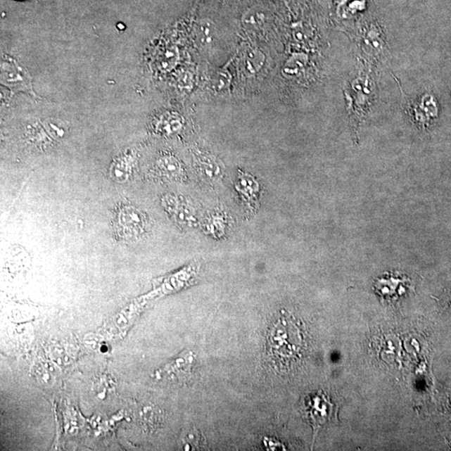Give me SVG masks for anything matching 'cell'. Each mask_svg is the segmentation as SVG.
Wrapping results in <instances>:
<instances>
[{
    "label": "cell",
    "instance_id": "1",
    "mask_svg": "<svg viewBox=\"0 0 451 451\" xmlns=\"http://www.w3.org/2000/svg\"><path fill=\"white\" fill-rule=\"evenodd\" d=\"M345 98L348 118L355 140L359 139L365 122L376 98V84L371 75L362 72L345 84Z\"/></svg>",
    "mask_w": 451,
    "mask_h": 451
},
{
    "label": "cell",
    "instance_id": "2",
    "mask_svg": "<svg viewBox=\"0 0 451 451\" xmlns=\"http://www.w3.org/2000/svg\"><path fill=\"white\" fill-rule=\"evenodd\" d=\"M301 347L300 330L290 316L283 315L270 329L269 348L272 360L286 363L296 358Z\"/></svg>",
    "mask_w": 451,
    "mask_h": 451
},
{
    "label": "cell",
    "instance_id": "3",
    "mask_svg": "<svg viewBox=\"0 0 451 451\" xmlns=\"http://www.w3.org/2000/svg\"><path fill=\"white\" fill-rule=\"evenodd\" d=\"M401 103L409 122L419 129L430 128L439 117V102L432 94H423L417 100L409 99L403 95Z\"/></svg>",
    "mask_w": 451,
    "mask_h": 451
},
{
    "label": "cell",
    "instance_id": "4",
    "mask_svg": "<svg viewBox=\"0 0 451 451\" xmlns=\"http://www.w3.org/2000/svg\"><path fill=\"white\" fill-rule=\"evenodd\" d=\"M113 224L116 236L126 241L141 238L148 229L145 214L131 205H122L116 209Z\"/></svg>",
    "mask_w": 451,
    "mask_h": 451
},
{
    "label": "cell",
    "instance_id": "5",
    "mask_svg": "<svg viewBox=\"0 0 451 451\" xmlns=\"http://www.w3.org/2000/svg\"><path fill=\"white\" fill-rule=\"evenodd\" d=\"M1 84L11 91L12 96L18 92H25L37 97L28 70L6 55L1 59Z\"/></svg>",
    "mask_w": 451,
    "mask_h": 451
},
{
    "label": "cell",
    "instance_id": "6",
    "mask_svg": "<svg viewBox=\"0 0 451 451\" xmlns=\"http://www.w3.org/2000/svg\"><path fill=\"white\" fill-rule=\"evenodd\" d=\"M358 46L365 60L379 61L386 51V38L379 26H369L359 37Z\"/></svg>",
    "mask_w": 451,
    "mask_h": 451
},
{
    "label": "cell",
    "instance_id": "7",
    "mask_svg": "<svg viewBox=\"0 0 451 451\" xmlns=\"http://www.w3.org/2000/svg\"><path fill=\"white\" fill-rule=\"evenodd\" d=\"M163 206L177 225L183 229L193 227L196 222L194 209L179 196L167 195L162 200Z\"/></svg>",
    "mask_w": 451,
    "mask_h": 451
},
{
    "label": "cell",
    "instance_id": "8",
    "mask_svg": "<svg viewBox=\"0 0 451 451\" xmlns=\"http://www.w3.org/2000/svg\"><path fill=\"white\" fill-rule=\"evenodd\" d=\"M315 434L319 428L331 421L334 413V405L322 392L312 397L307 412Z\"/></svg>",
    "mask_w": 451,
    "mask_h": 451
},
{
    "label": "cell",
    "instance_id": "9",
    "mask_svg": "<svg viewBox=\"0 0 451 451\" xmlns=\"http://www.w3.org/2000/svg\"><path fill=\"white\" fill-rule=\"evenodd\" d=\"M409 280L404 277L386 276L379 279L374 284L375 292L383 298L392 299L405 292Z\"/></svg>",
    "mask_w": 451,
    "mask_h": 451
},
{
    "label": "cell",
    "instance_id": "10",
    "mask_svg": "<svg viewBox=\"0 0 451 451\" xmlns=\"http://www.w3.org/2000/svg\"><path fill=\"white\" fill-rule=\"evenodd\" d=\"M236 189L244 202L253 207L256 205L259 193V184L255 178L249 174L240 172L236 182Z\"/></svg>",
    "mask_w": 451,
    "mask_h": 451
},
{
    "label": "cell",
    "instance_id": "11",
    "mask_svg": "<svg viewBox=\"0 0 451 451\" xmlns=\"http://www.w3.org/2000/svg\"><path fill=\"white\" fill-rule=\"evenodd\" d=\"M270 19V13L265 8L255 6L250 8L243 16V28L248 32H258L265 28Z\"/></svg>",
    "mask_w": 451,
    "mask_h": 451
},
{
    "label": "cell",
    "instance_id": "12",
    "mask_svg": "<svg viewBox=\"0 0 451 451\" xmlns=\"http://www.w3.org/2000/svg\"><path fill=\"white\" fill-rule=\"evenodd\" d=\"M156 172L160 177L170 181L184 179L185 173L179 160L173 156H163L155 165Z\"/></svg>",
    "mask_w": 451,
    "mask_h": 451
},
{
    "label": "cell",
    "instance_id": "13",
    "mask_svg": "<svg viewBox=\"0 0 451 451\" xmlns=\"http://www.w3.org/2000/svg\"><path fill=\"white\" fill-rule=\"evenodd\" d=\"M198 171L203 179L209 182H217L223 175L220 160L211 155L201 156L198 160Z\"/></svg>",
    "mask_w": 451,
    "mask_h": 451
},
{
    "label": "cell",
    "instance_id": "14",
    "mask_svg": "<svg viewBox=\"0 0 451 451\" xmlns=\"http://www.w3.org/2000/svg\"><path fill=\"white\" fill-rule=\"evenodd\" d=\"M266 57L259 49L250 47L246 50L243 58V68L246 75L253 77L265 65Z\"/></svg>",
    "mask_w": 451,
    "mask_h": 451
},
{
    "label": "cell",
    "instance_id": "15",
    "mask_svg": "<svg viewBox=\"0 0 451 451\" xmlns=\"http://www.w3.org/2000/svg\"><path fill=\"white\" fill-rule=\"evenodd\" d=\"M196 37L198 42L204 48L212 46L217 39V28L212 20H203L200 22L196 29Z\"/></svg>",
    "mask_w": 451,
    "mask_h": 451
},
{
    "label": "cell",
    "instance_id": "16",
    "mask_svg": "<svg viewBox=\"0 0 451 451\" xmlns=\"http://www.w3.org/2000/svg\"><path fill=\"white\" fill-rule=\"evenodd\" d=\"M132 175V163L127 158L116 159L111 165L110 177L115 182L125 183Z\"/></svg>",
    "mask_w": 451,
    "mask_h": 451
},
{
    "label": "cell",
    "instance_id": "17",
    "mask_svg": "<svg viewBox=\"0 0 451 451\" xmlns=\"http://www.w3.org/2000/svg\"><path fill=\"white\" fill-rule=\"evenodd\" d=\"M207 229L214 236H222L224 234L226 229V221L224 217L221 215V214H215V215H212L208 221Z\"/></svg>",
    "mask_w": 451,
    "mask_h": 451
},
{
    "label": "cell",
    "instance_id": "18",
    "mask_svg": "<svg viewBox=\"0 0 451 451\" xmlns=\"http://www.w3.org/2000/svg\"><path fill=\"white\" fill-rule=\"evenodd\" d=\"M306 59L305 56H294L288 61L284 66L285 74L296 75L300 72V70L305 67Z\"/></svg>",
    "mask_w": 451,
    "mask_h": 451
},
{
    "label": "cell",
    "instance_id": "19",
    "mask_svg": "<svg viewBox=\"0 0 451 451\" xmlns=\"http://www.w3.org/2000/svg\"><path fill=\"white\" fill-rule=\"evenodd\" d=\"M231 82V77L229 71L222 70L213 79L212 87L217 92L225 91L229 89Z\"/></svg>",
    "mask_w": 451,
    "mask_h": 451
},
{
    "label": "cell",
    "instance_id": "20",
    "mask_svg": "<svg viewBox=\"0 0 451 451\" xmlns=\"http://www.w3.org/2000/svg\"><path fill=\"white\" fill-rule=\"evenodd\" d=\"M445 300L447 303H451V288L448 290V292L445 293Z\"/></svg>",
    "mask_w": 451,
    "mask_h": 451
}]
</instances>
